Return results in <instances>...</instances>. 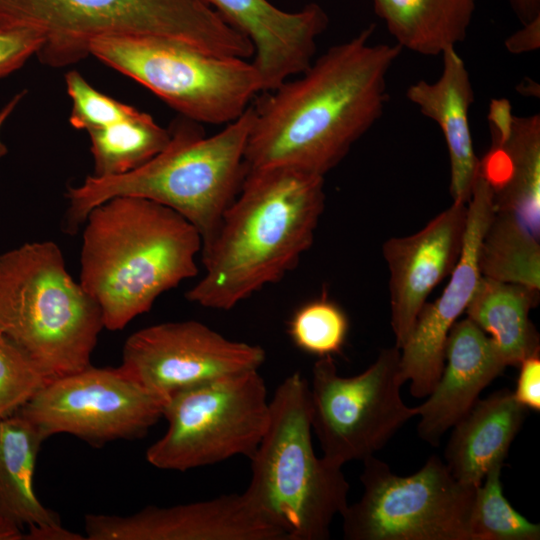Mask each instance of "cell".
<instances>
[{
	"instance_id": "6da1fadb",
	"label": "cell",
	"mask_w": 540,
	"mask_h": 540,
	"mask_svg": "<svg viewBox=\"0 0 540 540\" xmlns=\"http://www.w3.org/2000/svg\"><path fill=\"white\" fill-rule=\"evenodd\" d=\"M374 25L330 47L254 108L247 170L292 166L324 176L381 117L398 44H372Z\"/></svg>"
},
{
	"instance_id": "7a4b0ae2",
	"label": "cell",
	"mask_w": 540,
	"mask_h": 540,
	"mask_svg": "<svg viewBox=\"0 0 540 540\" xmlns=\"http://www.w3.org/2000/svg\"><path fill=\"white\" fill-rule=\"evenodd\" d=\"M324 202V176L284 165L249 169L201 249L205 273L186 298L230 310L280 281L311 247Z\"/></svg>"
},
{
	"instance_id": "3957f363",
	"label": "cell",
	"mask_w": 540,
	"mask_h": 540,
	"mask_svg": "<svg viewBox=\"0 0 540 540\" xmlns=\"http://www.w3.org/2000/svg\"><path fill=\"white\" fill-rule=\"evenodd\" d=\"M79 283L121 330L155 300L197 272V229L176 211L136 196L113 197L84 222Z\"/></svg>"
},
{
	"instance_id": "277c9868",
	"label": "cell",
	"mask_w": 540,
	"mask_h": 540,
	"mask_svg": "<svg viewBox=\"0 0 540 540\" xmlns=\"http://www.w3.org/2000/svg\"><path fill=\"white\" fill-rule=\"evenodd\" d=\"M253 121L250 105L212 136L189 122L175 124L167 146L141 167L118 176L91 175L69 187L66 231H76L97 205L117 196H136L179 213L197 229L204 247L242 187Z\"/></svg>"
},
{
	"instance_id": "5b68a950",
	"label": "cell",
	"mask_w": 540,
	"mask_h": 540,
	"mask_svg": "<svg viewBox=\"0 0 540 540\" xmlns=\"http://www.w3.org/2000/svg\"><path fill=\"white\" fill-rule=\"evenodd\" d=\"M243 492L286 540H326L348 505L342 467L318 457L312 442L309 383L295 372L270 400L266 432L250 458Z\"/></svg>"
},
{
	"instance_id": "8992f818",
	"label": "cell",
	"mask_w": 540,
	"mask_h": 540,
	"mask_svg": "<svg viewBox=\"0 0 540 540\" xmlns=\"http://www.w3.org/2000/svg\"><path fill=\"white\" fill-rule=\"evenodd\" d=\"M103 327L99 305L68 273L56 243L0 255V335L48 381L91 365Z\"/></svg>"
},
{
	"instance_id": "52a82bcc",
	"label": "cell",
	"mask_w": 540,
	"mask_h": 540,
	"mask_svg": "<svg viewBox=\"0 0 540 540\" xmlns=\"http://www.w3.org/2000/svg\"><path fill=\"white\" fill-rule=\"evenodd\" d=\"M0 16L41 31L40 59L54 67L89 55L105 36H152L248 59L254 48L205 0H0Z\"/></svg>"
},
{
	"instance_id": "ba28073f",
	"label": "cell",
	"mask_w": 540,
	"mask_h": 540,
	"mask_svg": "<svg viewBox=\"0 0 540 540\" xmlns=\"http://www.w3.org/2000/svg\"><path fill=\"white\" fill-rule=\"evenodd\" d=\"M89 53L139 82L194 122L228 124L263 92L247 59L211 54L185 43L152 36H105Z\"/></svg>"
},
{
	"instance_id": "9c48e42d",
	"label": "cell",
	"mask_w": 540,
	"mask_h": 540,
	"mask_svg": "<svg viewBox=\"0 0 540 540\" xmlns=\"http://www.w3.org/2000/svg\"><path fill=\"white\" fill-rule=\"evenodd\" d=\"M165 434L146 451L162 470L186 471L235 456L249 459L270 418V400L258 370L220 377L170 396Z\"/></svg>"
},
{
	"instance_id": "30bf717a",
	"label": "cell",
	"mask_w": 540,
	"mask_h": 540,
	"mask_svg": "<svg viewBox=\"0 0 540 540\" xmlns=\"http://www.w3.org/2000/svg\"><path fill=\"white\" fill-rule=\"evenodd\" d=\"M362 497L341 513L346 540H472L477 487L458 481L438 456L416 473L395 475L374 455L363 460Z\"/></svg>"
},
{
	"instance_id": "8fae6325",
	"label": "cell",
	"mask_w": 540,
	"mask_h": 540,
	"mask_svg": "<svg viewBox=\"0 0 540 540\" xmlns=\"http://www.w3.org/2000/svg\"><path fill=\"white\" fill-rule=\"evenodd\" d=\"M400 349L382 350L362 373L343 377L332 356L319 357L309 384L312 431L323 457L343 466L381 450L410 419L417 407L402 400Z\"/></svg>"
},
{
	"instance_id": "7c38bea8",
	"label": "cell",
	"mask_w": 540,
	"mask_h": 540,
	"mask_svg": "<svg viewBox=\"0 0 540 540\" xmlns=\"http://www.w3.org/2000/svg\"><path fill=\"white\" fill-rule=\"evenodd\" d=\"M166 402L121 366L89 365L47 381L18 411L46 439L68 433L99 447L143 437L163 417Z\"/></svg>"
},
{
	"instance_id": "4fadbf2b",
	"label": "cell",
	"mask_w": 540,
	"mask_h": 540,
	"mask_svg": "<svg viewBox=\"0 0 540 540\" xmlns=\"http://www.w3.org/2000/svg\"><path fill=\"white\" fill-rule=\"evenodd\" d=\"M265 351L229 340L194 321L166 322L131 334L121 367L137 382L166 398L178 391L250 370H259Z\"/></svg>"
},
{
	"instance_id": "5bb4252c",
	"label": "cell",
	"mask_w": 540,
	"mask_h": 540,
	"mask_svg": "<svg viewBox=\"0 0 540 540\" xmlns=\"http://www.w3.org/2000/svg\"><path fill=\"white\" fill-rule=\"evenodd\" d=\"M463 246L450 281L441 296L421 309L413 329L400 349L399 377L410 380L414 397H427L439 381L451 327L466 310L482 277L479 259L494 207L488 180L478 168L470 200Z\"/></svg>"
},
{
	"instance_id": "9a60e30c",
	"label": "cell",
	"mask_w": 540,
	"mask_h": 540,
	"mask_svg": "<svg viewBox=\"0 0 540 540\" xmlns=\"http://www.w3.org/2000/svg\"><path fill=\"white\" fill-rule=\"evenodd\" d=\"M89 540H286L244 493L129 515H85Z\"/></svg>"
},
{
	"instance_id": "2e32d148",
	"label": "cell",
	"mask_w": 540,
	"mask_h": 540,
	"mask_svg": "<svg viewBox=\"0 0 540 540\" xmlns=\"http://www.w3.org/2000/svg\"><path fill=\"white\" fill-rule=\"evenodd\" d=\"M467 220V204L453 202L419 232L391 238L383 245L390 279L391 326L402 348L435 286L458 263Z\"/></svg>"
},
{
	"instance_id": "e0dca14e",
	"label": "cell",
	"mask_w": 540,
	"mask_h": 540,
	"mask_svg": "<svg viewBox=\"0 0 540 540\" xmlns=\"http://www.w3.org/2000/svg\"><path fill=\"white\" fill-rule=\"evenodd\" d=\"M205 1L253 45L252 63L261 77L263 92L311 65L316 40L328 24L325 11L314 3L298 12H286L267 0Z\"/></svg>"
},
{
	"instance_id": "ac0fdd59",
	"label": "cell",
	"mask_w": 540,
	"mask_h": 540,
	"mask_svg": "<svg viewBox=\"0 0 540 540\" xmlns=\"http://www.w3.org/2000/svg\"><path fill=\"white\" fill-rule=\"evenodd\" d=\"M507 367L491 338L466 317L451 327L439 381L417 406L418 436L437 445L478 400L480 392Z\"/></svg>"
},
{
	"instance_id": "d6986e66",
	"label": "cell",
	"mask_w": 540,
	"mask_h": 540,
	"mask_svg": "<svg viewBox=\"0 0 540 540\" xmlns=\"http://www.w3.org/2000/svg\"><path fill=\"white\" fill-rule=\"evenodd\" d=\"M442 56L440 78L433 83L421 80L410 85L406 96L442 130L450 158L453 202L467 204L480 162L468 120L474 92L465 63L455 48L445 50Z\"/></svg>"
},
{
	"instance_id": "ffe728a7",
	"label": "cell",
	"mask_w": 540,
	"mask_h": 540,
	"mask_svg": "<svg viewBox=\"0 0 540 540\" xmlns=\"http://www.w3.org/2000/svg\"><path fill=\"white\" fill-rule=\"evenodd\" d=\"M528 409L504 388L477 400L452 428L445 464L461 483L478 487L487 472L504 463Z\"/></svg>"
},
{
	"instance_id": "44dd1931",
	"label": "cell",
	"mask_w": 540,
	"mask_h": 540,
	"mask_svg": "<svg viewBox=\"0 0 540 540\" xmlns=\"http://www.w3.org/2000/svg\"><path fill=\"white\" fill-rule=\"evenodd\" d=\"M46 440L19 411L0 419V524L22 532L24 525L62 526L33 489L37 454Z\"/></svg>"
},
{
	"instance_id": "7402d4cb",
	"label": "cell",
	"mask_w": 540,
	"mask_h": 540,
	"mask_svg": "<svg viewBox=\"0 0 540 540\" xmlns=\"http://www.w3.org/2000/svg\"><path fill=\"white\" fill-rule=\"evenodd\" d=\"M539 290L482 276L466 314L495 344L507 366L539 354V334L529 319Z\"/></svg>"
},
{
	"instance_id": "603a6c76",
	"label": "cell",
	"mask_w": 540,
	"mask_h": 540,
	"mask_svg": "<svg viewBox=\"0 0 540 540\" xmlns=\"http://www.w3.org/2000/svg\"><path fill=\"white\" fill-rule=\"evenodd\" d=\"M401 48L435 56L463 41L474 0H373Z\"/></svg>"
},
{
	"instance_id": "cb8c5ba5",
	"label": "cell",
	"mask_w": 540,
	"mask_h": 540,
	"mask_svg": "<svg viewBox=\"0 0 540 540\" xmlns=\"http://www.w3.org/2000/svg\"><path fill=\"white\" fill-rule=\"evenodd\" d=\"M508 166L495 186L493 207L535 235L540 233V116H513L507 138L501 143Z\"/></svg>"
},
{
	"instance_id": "d4e9b609",
	"label": "cell",
	"mask_w": 540,
	"mask_h": 540,
	"mask_svg": "<svg viewBox=\"0 0 540 540\" xmlns=\"http://www.w3.org/2000/svg\"><path fill=\"white\" fill-rule=\"evenodd\" d=\"M87 132L96 177L133 171L160 153L170 140L169 130L133 106L125 114Z\"/></svg>"
},
{
	"instance_id": "484cf974",
	"label": "cell",
	"mask_w": 540,
	"mask_h": 540,
	"mask_svg": "<svg viewBox=\"0 0 540 540\" xmlns=\"http://www.w3.org/2000/svg\"><path fill=\"white\" fill-rule=\"evenodd\" d=\"M479 266L483 276L540 289L539 236L510 217L493 212Z\"/></svg>"
},
{
	"instance_id": "4316f807",
	"label": "cell",
	"mask_w": 540,
	"mask_h": 540,
	"mask_svg": "<svg viewBox=\"0 0 540 540\" xmlns=\"http://www.w3.org/2000/svg\"><path fill=\"white\" fill-rule=\"evenodd\" d=\"M502 466H493L476 488L469 519L472 540H539L540 525L522 516L505 498Z\"/></svg>"
},
{
	"instance_id": "83f0119b",
	"label": "cell",
	"mask_w": 540,
	"mask_h": 540,
	"mask_svg": "<svg viewBox=\"0 0 540 540\" xmlns=\"http://www.w3.org/2000/svg\"><path fill=\"white\" fill-rule=\"evenodd\" d=\"M347 315L325 296L300 306L289 321L288 332L300 350L318 357L340 353L348 334Z\"/></svg>"
},
{
	"instance_id": "f1b7e54d",
	"label": "cell",
	"mask_w": 540,
	"mask_h": 540,
	"mask_svg": "<svg viewBox=\"0 0 540 540\" xmlns=\"http://www.w3.org/2000/svg\"><path fill=\"white\" fill-rule=\"evenodd\" d=\"M47 381L26 355L0 335V419L18 411Z\"/></svg>"
},
{
	"instance_id": "f546056e",
	"label": "cell",
	"mask_w": 540,
	"mask_h": 540,
	"mask_svg": "<svg viewBox=\"0 0 540 540\" xmlns=\"http://www.w3.org/2000/svg\"><path fill=\"white\" fill-rule=\"evenodd\" d=\"M44 42L41 31L0 16V78L38 54Z\"/></svg>"
},
{
	"instance_id": "4dcf8cb0",
	"label": "cell",
	"mask_w": 540,
	"mask_h": 540,
	"mask_svg": "<svg viewBox=\"0 0 540 540\" xmlns=\"http://www.w3.org/2000/svg\"><path fill=\"white\" fill-rule=\"evenodd\" d=\"M520 373L513 394L527 409L540 410V357L530 356L520 363Z\"/></svg>"
},
{
	"instance_id": "1f68e13d",
	"label": "cell",
	"mask_w": 540,
	"mask_h": 540,
	"mask_svg": "<svg viewBox=\"0 0 540 540\" xmlns=\"http://www.w3.org/2000/svg\"><path fill=\"white\" fill-rule=\"evenodd\" d=\"M505 47L513 54L537 50L540 47V17L524 24L523 28L508 37Z\"/></svg>"
},
{
	"instance_id": "d6a6232c",
	"label": "cell",
	"mask_w": 540,
	"mask_h": 540,
	"mask_svg": "<svg viewBox=\"0 0 540 540\" xmlns=\"http://www.w3.org/2000/svg\"><path fill=\"white\" fill-rule=\"evenodd\" d=\"M24 539L29 540H81L85 539L79 534L66 530L62 526L29 527V532L24 534Z\"/></svg>"
},
{
	"instance_id": "836d02e7",
	"label": "cell",
	"mask_w": 540,
	"mask_h": 540,
	"mask_svg": "<svg viewBox=\"0 0 540 540\" xmlns=\"http://www.w3.org/2000/svg\"><path fill=\"white\" fill-rule=\"evenodd\" d=\"M521 21L527 24L540 17V0H507Z\"/></svg>"
},
{
	"instance_id": "e575fe53",
	"label": "cell",
	"mask_w": 540,
	"mask_h": 540,
	"mask_svg": "<svg viewBox=\"0 0 540 540\" xmlns=\"http://www.w3.org/2000/svg\"><path fill=\"white\" fill-rule=\"evenodd\" d=\"M26 94V91H21L17 93L1 110H0V129L13 112L18 103L22 100L23 96ZM7 153L6 145L0 140V158Z\"/></svg>"
}]
</instances>
